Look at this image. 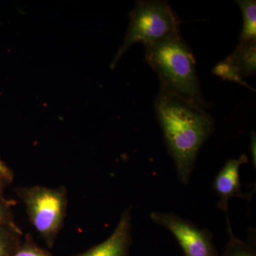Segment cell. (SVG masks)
Returning a JSON list of instances; mask_svg holds the SVG:
<instances>
[{
    "label": "cell",
    "mask_w": 256,
    "mask_h": 256,
    "mask_svg": "<svg viewBox=\"0 0 256 256\" xmlns=\"http://www.w3.org/2000/svg\"><path fill=\"white\" fill-rule=\"evenodd\" d=\"M213 73L216 76H218L224 79V80L236 82L237 84L244 86L248 88L252 89V88L249 86L245 80H242L240 78V76L236 72L233 66L230 65L227 58L222 60V62H220V63L216 66L213 69Z\"/></svg>",
    "instance_id": "obj_13"
},
{
    "label": "cell",
    "mask_w": 256,
    "mask_h": 256,
    "mask_svg": "<svg viewBox=\"0 0 256 256\" xmlns=\"http://www.w3.org/2000/svg\"><path fill=\"white\" fill-rule=\"evenodd\" d=\"M156 111L178 178L188 184L198 151L213 131V119L204 108L161 89Z\"/></svg>",
    "instance_id": "obj_1"
},
{
    "label": "cell",
    "mask_w": 256,
    "mask_h": 256,
    "mask_svg": "<svg viewBox=\"0 0 256 256\" xmlns=\"http://www.w3.org/2000/svg\"><path fill=\"white\" fill-rule=\"evenodd\" d=\"M226 58L242 80L254 75L256 68V41L240 42Z\"/></svg>",
    "instance_id": "obj_8"
},
{
    "label": "cell",
    "mask_w": 256,
    "mask_h": 256,
    "mask_svg": "<svg viewBox=\"0 0 256 256\" xmlns=\"http://www.w3.org/2000/svg\"><path fill=\"white\" fill-rule=\"evenodd\" d=\"M14 200H8L5 197L0 198V226H9L18 227L15 222L12 208L16 204Z\"/></svg>",
    "instance_id": "obj_14"
},
{
    "label": "cell",
    "mask_w": 256,
    "mask_h": 256,
    "mask_svg": "<svg viewBox=\"0 0 256 256\" xmlns=\"http://www.w3.org/2000/svg\"><path fill=\"white\" fill-rule=\"evenodd\" d=\"M247 162L248 158L246 154H242L236 160H228L216 178L214 188L220 197L217 206L226 212V214L230 198L238 197L248 201L252 198V194H242L239 178L240 166Z\"/></svg>",
    "instance_id": "obj_7"
},
{
    "label": "cell",
    "mask_w": 256,
    "mask_h": 256,
    "mask_svg": "<svg viewBox=\"0 0 256 256\" xmlns=\"http://www.w3.org/2000/svg\"><path fill=\"white\" fill-rule=\"evenodd\" d=\"M252 159H254V164H256V134L252 133V144H250Z\"/></svg>",
    "instance_id": "obj_16"
},
{
    "label": "cell",
    "mask_w": 256,
    "mask_h": 256,
    "mask_svg": "<svg viewBox=\"0 0 256 256\" xmlns=\"http://www.w3.org/2000/svg\"><path fill=\"white\" fill-rule=\"evenodd\" d=\"M244 20L240 42L256 41V2L255 0H238Z\"/></svg>",
    "instance_id": "obj_9"
},
{
    "label": "cell",
    "mask_w": 256,
    "mask_h": 256,
    "mask_svg": "<svg viewBox=\"0 0 256 256\" xmlns=\"http://www.w3.org/2000/svg\"><path fill=\"white\" fill-rule=\"evenodd\" d=\"M180 21L164 1H137L130 16L126 38L110 64L114 68L121 57L134 44L148 45L180 33Z\"/></svg>",
    "instance_id": "obj_4"
},
{
    "label": "cell",
    "mask_w": 256,
    "mask_h": 256,
    "mask_svg": "<svg viewBox=\"0 0 256 256\" xmlns=\"http://www.w3.org/2000/svg\"><path fill=\"white\" fill-rule=\"evenodd\" d=\"M8 185H10L9 183L0 178V198H1V197H4V192L5 188H6Z\"/></svg>",
    "instance_id": "obj_17"
},
{
    "label": "cell",
    "mask_w": 256,
    "mask_h": 256,
    "mask_svg": "<svg viewBox=\"0 0 256 256\" xmlns=\"http://www.w3.org/2000/svg\"><path fill=\"white\" fill-rule=\"evenodd\" d=\"M146 60L159 76L161 90L207 107L197 76L196 62L180 33L144 45Z\"/></svg>",
    "instance_id": "obj_2"
},
{
    "label": "cell",
    "mask_w": 256,
    "mask_h": 256,
    "mask_svg": "<svg viewBox=\"0 0 256 256\" xmlns=\"http://www.w3.org/2000/svg\"><path fill=\"white\" fill-rule=\"evenodd\" d=\"M14 192L25 205L30 222L48 248H52L66 216L67 188L64 186L48 188L34 185L18 186Z\"/></svg>",
    "instance_id": "obj_3"
},
{
    "label": "cell",
    "mask_w": 256,
    "mask_h": 256,
    "mask_svg": "<svg viewBox=\"0 0 256 256\" xmlns=\"http://www.w3.org/2000/svg\"><path fill=\"white\" fill-rule=\"evenodd\" d=\"M13 256H53L48 250L40 247L34 240L31 234L24 236L22 242L20 244Z\"/></svg>",
    "instance_id": "obj_12"
},
{
    "label": "cell",
    "mask_w": 256,
    "mask_h": 256,
    "mask_svg": "<svg viewBox=\"0 0 256 256\" xmlns=\"http://www.w3.org/2000/svg\"><path fill=\"white\" fill-rule=\"evenodd\" d=\"M151 220L172 233L185 256H218L208 230L197 227L174 214L152 212Z\"/></svg>",
    "instance_id": "obj_5"
},
{
    "label": "cell",
    "mask_w": 256,
    "mask_h": 256,
    "mask_svg": "<svg viewBox=\"0 0 256 256\" xmlns=\"http://www.w3.org/2000/svg\"><path fill=\"white\" fill-rule=\"evenodd\" d=\"M132 244L130 208L124 210L114 233L104 242L73 256H130Z\"/></svg>",
    "instance_id": "obj_6"
},
{
    "label": "cell",
    "mask_w": 256,
    "mask_h": 256,
    "mask_svg": "<svg viewBox=\"0 0 256 256\" xmlns=\"http://www.w3.org/2000/svg\"><path fill=\"white\" fill-rule=\"evenodd\" d=\"M230 239L222 256H256V252L246 242L236 238L228 222Z\"/></svg>",
    "instance_id": "obj_11"
},
{
    "label": "cell",
    "mask_w": 256,
    "mask_h": 256,
    "mask_svg": "<svg viewBox=\"0 0 256 256\" xmlns=\"http://www.w3.org/2000/svg\"><path fill=\"white\" fill-rule=\"evenodd\" d=\"M23 237L20 227L0 226V256H13L22 242Z\"/></svg>",
    "instance_id": "obj_10"
},
{
    "label": "cell",
    "mask_w": 256,
    "mask_h": 256,
    "mask_svg": "<svg viewBox=\"0 0 256 256\" xmlns=\"http://www.w3.org/2000/svg\"><path fill=\"white\" fill-rule=\"evenodd\" d=\"M0 178L4 180L10 184L12 183L14 178V172L2 160L1 156H0Z\"/></svg>",
    "instance_id": "obj_15"
}]
</instances>
